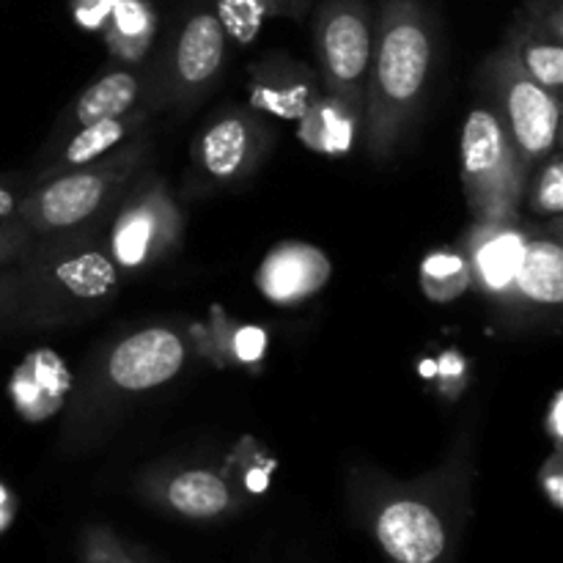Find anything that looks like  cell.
Returning <instances> with one entry per match:
<instances>
[{
  "mask_svg": "<svg viewBox=\"0 0 563 563\" xmlns=\"http://www.w3.org/2000/svg\"><path fill=\"white\" fill-rule=\"evenodd\" d=\"M126 124L121 119H104L93 121V124H86L80 130V135H75V141L66 148V159L75 165L91 163L93 157L104 154L108 148H113L115 143L124 137Z\"/></svg>",
  "mask_w": 563,
  "mask_h": 563,
  "instance_id": "d6986e66",
  "label": "cell"
},
{
  "mask_svg": "<svg viewBox=\"0 0 563 563\" xmlns=\"http://www.w3.org/2000/svg\"><path fill=\"white\" fill-rule=\"evenodd\" d=\"M14 196H11L9 190H5V187H0V220H5V218H11V214H14Z\"/></svg>",
  "mask_w": 563,
  "mask_h": 563,
  "instance_id": "4316f807",
  "label": "cell"
},
{
  "mask_svg": "<svg viewBox=\"0 0 563 563\" xmlns=\"http://www.w3.org/2000/svg\"><path fill=\"white\" fill-rule=\"evenodd\" d=\"M113 27L115 36L126 42H146L148 27H152V14H148L143 0H119L113 9Z\"/></svg>",
  "mask_w": 563,
  "mask_h": 563,
  "instance_id": "44dd1931",
  "label": "cell"
},
{
  "mask_svg": "<svg viewBox=\"0 0 563 563\" xmlns=\"http://www.w3.org/2000/svg\"><path fill=\"white\" fill-rule=\"evenodd\" d=\"M20 247V234L14 229H0V262L11 258Z\"/></svg>",
  "mask_w": 563,
  "mask_h": 563,
  "instance_id": "d4e9b609",
  "label": "cell"
},
{
  "mask_svg": "<svg viewBox=\"0 0 563 563\" xmlns=\"http://www.w3.org/2000/svg\"><path fill=\"white\" fill-rule=\"evenodd\" d=\"M163 504L185 520L209 522L236 509V495L223 476L203 467L174 473L163 487Z\"/></svg>",
  "mask_w": 563,
  "mask_h": 563,
  "instance_id": "30bf717a",
  "label": "cell"
},
{
  "mask_svg": "<svg viewBox=\"0 0 563 563\" xmlns=\"http://www.w3.org/2000/svg\"><path fill=\"white\" fill-rule=\"evenodd\" d=\"M313 119L324 121V132L311 137L313 146H322L324 152H341V148L350 143V135L344 132L346 126L341 130V124H350V121L344 119V113H335L333 108H317L313 110Z\"/></svg>",
  "mask_w": 563,
  "mask_h": 563,
  "instance_id": "7402d4cb",
  "label": "cell"
},
{
  "mask_svg": "<svg viewBox=\"0 0 563 563\" xmlns=\"http://www.w3.org/2000/svg\"><path fill=\"white\" fill-rule=\"evenodd\" d=\"M185 366V344L168 328H148L113 350L108 374L121 390H152L174 379Z\"/></svg>",
  "mask_w": 563,
  "mask_h": 563,
  "instance_id": "8992f818",
  "label": "cell"
},
{
  "mask_svg": "<svg viewBox=\"0 0 563 563\" xmlns=\"http://www.w3.org/2000/svg\"><path fill=\"white\" fill-rule=\"evenodd\" d=\"M108 192V181L99 174H69L60 176L58 181L38 190L31 201L22 207L25 218L36 225H49V229H66L88 214L97 212Z\"/></svg>",
  "mask_w": 563,
  "mask_h": 563,
  "instance_id": "9c48e42d",
  "label": "cell"
},
{
  "mask_svg": "<svg viewBox=\"0 0 563 563\" xmlns=\"http://www.w3.org/2000/svg\"><path fill=\"white\" fill-rule=\"evenodd\" d=\"M366 531L388 563H456L462 506L440 487L383 489L361 500Z\"/></svg>",
  "mask_w": 563,
  "mask_h": 563,
  "instance_id": "7a4b0ae2",
  "label": "cell"
},
{
  "mask_svg": "<svg viewBox=\"0 0 563 563\" xmlns=\"http://www.w3.org/2000/svg\"><path fill=\"white\" fill-rule=\"evenodd\" d=\"M0 297H3V286H0Z\"/></svg>",
  "mask_w": 563,
  "mask_h": 563,
  "instance_id": "f1b7e54d",
  "label": "cell"
},
{
  "mask_svg": "<svg viewBox=\"0 0 563 563\" xmlns=\"http://www.w3.org/2000/svg\"><path fill=\"white\" fill-rule=\"evenodd\" d=\"M372 64L368 143L374 154H385L421 99L432 66V31L421 0H383Z\"/></svg>",
  "mask_w": 563,
  "mask_h": 563,
  "instance_id": "6da1fadb",
  "label": "cell"
},
{
  "mask_svg": "<svg viewBox=\"0 0 563 563\" xmlns=\"http://www.w3.org/2000/svg\"><path fill=\"white\" fill-rule=\"evenodd\" d=\"M137 97V80L126 71H113L93 82L77 102V121L82 126L104 119H121Z\"/></svg>",
  "mask_w": 563,
  "mask_h": 563,
  "instance_id": "9a60e30c",
  "label": "cell"
},
{
  "mask_svg": "<svg viewBox=\"0 0 563 563\" xmlns=\"http://www.w3.org/2000/svg\"><path fill=\"white\" fill-rule=\"evenodd\" d=\"M324 77L339 99H355L372 69V14L366 0H324L317 16Z\"/></svg>",
  "mask_w": 563,
  "mask_h": 563,
  "instance_id": "277c9868",
  "label": "cell"
},
{
  "mask_svg": "<svg viewBox=\"0 0 563 563\" xmlns=\"http://www.w3.org/2000/svg\"><path fill=\"white\" fill-rule=\"evenodd\" d=\"M506 132L511 143L528 157H542L555 146L559 137V99L553 91L539 86L526 69L515 49L506 53Z\"/></svg>",
  "mask_w": 563,
  "mask_h": 563,
  "instance_id": "5b68a950",
  "label": "cell"
},
{
  "mask_svg": "<svg viewBox=\"0 0 563 563\" xmlns=\"http://www.w3.org/2000/svg\"><path fill=\"white\" fill-rule=\"evenodd\" d=\"M528 242L522 240V234L515 231H498L489 240H484L478 245L476 258H473V273L478 275L487 289L500 291L506 286L515 284L517 267L522 262V253H526Z\"/></svg>",
  "mask_w": 563,
  "mask_h": 563,
  "instance_id": "5bb4252c",
  "label": "cell"
},
{
  "mask_svg": "<svg viewBox=\"0 0 563 563\" xmlns=\"http://www.w3.org/2000/svg\"><path fill=\"white\" fill-rule=\"evenodd\" d=\"M330 280V258L306 242H284L264 256L256 286L275 306H295L324 289Z\"/></svg>",
  "mask_w": 563,
  "mask_h": 563,
  "instance_id": "52a82bcc",
  "label": "cell"
},
{
  "mask_svg": "<svg viewBox=\"0 0 563 563\" xmlns=\"http://www.w3.org/2000/svg\"><path fill=\"white\" fill-rule=\"evenodd\" d=\"M533 203L548 214H559L563 209V179H561L559 163H553L548 170H544L542 181H539L537 201Z\"/></svg>",
  "mask_w": 563,
  "mask_h": 563,
  "instance_id": "603a6c76",
  "label": "cell"
},
{
  "mask_svg": "<svg viewBox=\"0 0 563 563\" xmlns=\"http://www.w3.org/2000/svg\"><path fill=\"white\" fill-rule=\"evenodd\" d=\"M137 559H141V563H157V561H152V559H148L146 553H137Z\"/></svg>",
  "mask_w": 563,
  "mask_h": 563,
  "instance_id": "83f0119b",
  "label": "cell"
},
{
  "mask_svg": "<svg viewBox=\"0 0 563 563\" xmlns=\"http://www.w3.org/2000/svg\"><path fill=\"white\" fill-rule=\"evenodd\" d=\"M201 163L218 179H231L245 168L247 157L253 152V132L251 124L240 115L220 119L201 137Z\"/></svg>",
  "mask_w": 563,
  "mask_h": 563,
  "instance_id": "7c38bea8",
  "label": "cell"
},
{
  "mask_svg": "<svg viewBox=\"0 0 563 563\" xmlns=\"http://www.w3.org/2000/svg\"><path fill=\"white\" fill-rule=\"evenodd\" d=\"M421 280H423V291H427L432 300L445 302L451 297L462 295L471 280V269L467 264L462 262L460 256H451V253H434L423 262L421 269Z\"/></svg>",
  "mask_w": 563,
  "mask_h": 563,
  "instance_id": "2e32d148",
  "label": "cell"
},
{
  "mask_svg": "<svg viewBox=\"0 0 563 563\" xmlns=\"http://www.w3.org/2000/svg\"><path fill=\"white\" fill-rule=\"evenodd\" d=\"M522 53L517 55L522 64V69L544 86L548 91H559L563 82V49L559 38H533V42L520 44Z\"/></svg>",
  "mask_w": 563,
  "mask_h": 563,
  "instance_id": "e0dca14e",
  "label": "cell"
},
{
  "mask_svg": "<svg viewBox=\"0 0 563 563\" xmlns=\"http://www.w3.org/2000/svg\"><path fill=\"white\" fill-rule=\"evenodd\" d=\"M550 432H553L555 440H561V434H563V429H561V394L555 396L553 410H550Z\"/></svg>",
  "mask_w": 563,
  "mask_h": 563,
  "instance_id": "484cf974",
  "label": "cell"
},
{
  "mask_svg": "<svg viewBox=\"0 0 563 563\" xmlns=\"http://www.w3.org/2000/svg\"><path fill=\"white\" fill-rule=\"evenodd\" d=\"M174 209L163 196L141 198L126 207L113 225V256L121 267H141L152 258L157 247H163L170 236Z\"/></svg>",
  "mask_w": 563,
  "mask_h": 563,
  "instance_id": "ba28073f",
  "label": "cell"
},
{
  "mask_svg": "<svg viewBox=\"0 0 563 563\" xmlns=\"http://www.w3.org/2000/svg\"><path fill=\"white\" fill-rule=\"evenodd\" d=\"M462 179L471 207L500 218L515 203L520 176L517 152L506 124L493 110H473L462 130Z\"/></svg>",
  "mask_w": 563,
  "mask_h": 563,
  "instance_id": "3957f363",
  "label": "cell"
},
{
  "mask_svg": "<svg viewBox=\"0 0 563 563\" xmlns=\"http://www.w3.org/2000/svg\"><path fill=\"white\" fill-rule=\"evenodd\" d=\"M542 489L548 493L550 504H553L555 509H561L563 506V476H561L559 456H553V460L548 462V467L542 471Z\"/></svg>",
  "mask_w": 563,
  "mask_h": 563,
  "instance_id": "cb8c5ba5",
  "label": "cell"
},
{
  "mask_svg": "<svg viewBox=\"0 0 563 563\" xmlns=\"http://www.w3.org/2000/svg\"><path fill=\"white\" fill-rule=\"evenodd\" d=\"M225 27L214 11H198L181 25L176 42V71L185 82L209 80L223 64Z\"/></svg>",
  "mask_w": 563,
  "mask_h": 563,
  "instance_id": "8fae6325",
  "label": "cell"
},
{
  "mask_svg": "<svg viewBox=\"0 0 563 563\" xmlns=\"http://www.w3.org/2000/svg\"><path fill=\"white\" fill-rule=\"evenodd\" d=\"M60 284L80 297H99L113 286V267L102 256H80L58 267Z\"/></svg>",
  "mask_w": 563,
  "mask_h": 563,
  "instance_id": "ac0fdd59",
  "label": "cell"
},
{
  "mask_svg": "<svg viewBox=\"0 0 563 563\" xmlns=\"http://www.w3.org/2000/svg\"><path fill=\"white\" fill-rule=\"evenodd\" d=\"M515 284L533 302L559 306L563 300V253L555 242H531L526 245L517 267Z\"/></svg>",
  "mask_w": 563,
  "mask_h": 563,
  "instance_id": "4fadbf2b",
  "label": "cell"
},
{
  "mask_svg": "<svg viewBox=\"0 0 563 563\" xmlns=\"http://www.w3.org/2000/svg\"><path fill=\"white\" fill-rule=\"evenodd\" d=\"M77 555H80V563H141L137 553H132V550L104 526H91L80 533Z\"/></svg>",
  "mask_w": 563,
  "mask_h": 563,
  "instance_id": "ffe728a7",
  "label": "cell"
}]
</instances>
